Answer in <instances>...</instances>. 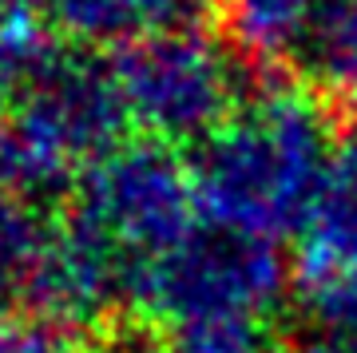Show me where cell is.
I'll use <instances>...</instances> for the list:
<instances>
[{"label": "cell", "instance_id": "obj_1", "mask_svg": "<svg viewBox=\"0 0 357 353\" xmlns=\"http://www.w3.org/2000/svg\"><path fill=\"white\" fill-rule=\"evenodd\" d=\"M330 155L321 103L302 88H270L187 159L199 218L266 242L302 234Z\"/></svg>", "mask_w": 357, "mask_h": 353}, {"label": "cell", "instance_id": "obj_2", "mask_svg": "<svg viewBox=\"0 0 357 353\" xmlns=\"http://www.w3.org/2000/svg\"><path fill=\"white\" fill-rule=\"evenodd\" d=\"M131 131L112 60L48 40L24 68L0 131V187L40 195L72 183Z\"/></svg>", "mask_w": 357, "mask_h": 353}, {"label": "cell", "instance_id": "obj_3", "mask_svg": "<svg viewBox=\"0 0 357 353\" xmlns=\"http://www.w3.org/2000/svg\"><path fill=\"white\" fill-rule=\"evenodd\" d=\"M115 88L131 127L167 147H199L234 115L238 63L227 44L203 28H163L115 48Z\"/></svg>", "mask_w": 357, "mask_h": 353}, {"label": "cell", "instance_id": "obj_4", "mask_svg": "<svg viewBox=\"0 0 357 353\" xmlns=\"http://www.w3.org/2000/svg\"><path fill=\"white\" fill-rule=\"evenodd\" d=\"M64 215L119 250L139 274L195 230L199 206L191 167L167 143L143 135L123 139L72 179Z\"/></svg>", "mask_w": 357, "mask_h": 353}, {"label": "cell", "instance_id": "obj_5", "mask_svg": "<svg viewBox=\"0 0 357 353\" xmlns=\"http://www.w3.org/2000/svg\"><path fill=\"white\" fill-rule=\"evenodd\" d=\"M290 290V266L278 242L206 227L159 254L135 274L131 306L151 310L167 326L187 322H258Z\"/></svg>", "mask_w": 357, "mask_h": 353}, {"label": "cell", "instance_id": "obj_6", "mask_svg": "<svg viewBox=\"0 0 357 353\" xmlns=\"http://www.w3.org/2000/svg\"><path fill=\"white\" fill-rule=\"evenodd\" d=\"M131 286H135V270L119 250H112L64 211L48 223V239L28 294L40 317L72 333H84L131 306Z\"/></svg>", "mask_w": 357, "mask_h": 353}, {"label": "cell", "instance_id": "obj_7", "mask_svg": "<svg viewBox=\"0 0 357 353\" xmlns=\"http://www.w3.org/2000/svg\"><path fill=\"white\" fill-rule=\"evenodd\" d=\"M298 270L342 274L357 282V131L333 143L318 199L302 227Z\"/></svg>", "mask_w": 357, "mask_h": 353}, {"label": "cell", "instance_id": "obj_8", "mask_svg": "<svg viewBox=\"0 0 357 353\" xmlns=\"http://www.w3.org/2000/svg\"><path fill=\"white\" fill-rule=\"evenodd\" d=\"M318 0H222V44L243 72L298 63Z\"/></svg>", "mask_w": 357, "mask_h": 353}, {"label": "cell", "instance_id": "obj_9", "mask_svg": "<svg viewBox=\"0 0 357 353\" xmlns=\"http://www.w3.org/2000/svg\"><path fill=\"white\" fill-rule=\"evenodd\" d=\"M203 0H52V20L68 44L123 48L131 40L195 24Z\"/></svg>", "mask_w": 357, "mask_h": 353}, {"label": "cell", "instance_id": "obj_10", "mask_svg": "<svg viewBox=\"0 0 357 353\" xmlns=\"http://www.w3.org/2000/svg\"><path fill=\"white\" fill-rule=\"evenodd\" d=\"M44 239L48 218H40L32 199L0 187V317L20 314V306L28 302Z\"/></svg>", "mask_w": 357, "mask_h": 353}, {"label": "cell", "instance_id": "obj_11", "mask_svg": "<svg viewBox=\"0 0 357 353\" xmlns=\"http://www.w3.org/2000/svg\"><path fill=\"white\" fill-rule=\"evenodd\" d=\"M298 68L337 96L357 91V0H318Z\"/></svg>", "mask_w": 357, "mask_h": 353}, {"label": "cell", "instance_id": "obj_12", "mask_svg": "<svg viewBox=\"0 0 357 353\" xmlns=\"http://www.w3.org/2000/svg\"><path fill=\"white\" fill-rule=\"evenodd\" d=\"M167 353H274L262 322L227 317V322H187L171 326Z\"/></svg>", "mask_w": 357, "mask_h": 353}, {"label": "cell", "instance_id": "obj_13", "mask_svg": "<svg viewBox=\"0 0 357 353\" xmlns=\"http://www.w3.org/2000/svg\"><path fill=\"white\" fill-rule=\"evenodd\" d=\"M44 44L48 40L40 36L28 16H0V131H4V115L16 96V84Z\"/></svg>", "mask_w": 357, "mask_h": 353}, {"label": "cell", "instance_id": "obj_14", "mask_svg": "<svg viewBox=\"0 0 357 353\" xmlns=\"http://www.w3.org/2000/svg\"><path fill=\"white\" fill-rule=\"evenodd\" d=\"M0 353H79V341L72 329L40 314H13L0 317Z\"/></svg>", "mask_w": 357, "mask_h": 353}, {"label": "cell", "instance_id": "obj_15", "mask_svg": "<svg viewBox=\"0 0 357 353\" xmlns=\"http://www.w3.org/2000/svg\"><path fill=\"white\" fill-rule=\"evenodd\" d=\"M294 353H357V345L354 341H345V338H326V333H318L314 341L298 345Z\"/></svg>", "mask_w": 357, "mask_h": 353}, {"label": "cell", "instance_id": "obj_16", "mask_svg": "<svg viewBox=\"0 0 357 353\" xmlns=\"http://www.w3.org/2000/svg\"><path fill=\"white\" fill-rule=\"evenodd\" d=\"M40 8H52V0H0V16H32Z\"/></svg>", "mask_w": 357, "mask_h": 353}, {"label": "cell", "instance_id": "obj_17", "mask_svg": "<svg viewBox=\"0 0 357 353\" xmlns=\"http://www.w3.org/2000/svg\"><path fill=\"white\" fill-rule=\"evenodd\" d=\"M349 100H354V103H357V91H354V96H349Z\"/></svg>", "mask_w": 357, "mask_h": 353}]
</instances>
